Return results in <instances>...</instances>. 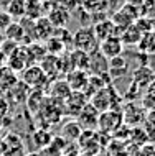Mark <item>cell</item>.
Returning a JSON list of instances; mask_svg holds the SVG:
<instances>
[{
	"label": "cell",
	"mask_w": 155,
	"mask_h": 156,
	"mask_svg": "<svg viewBox=\"0 0 155 156\" xmlns=\"http://www.w3.org/2000/svg\"><path fill=\"white\" fill-rule=\"evenodd\" d=\"M71 41H73V44L76 49H81V51H84L87 54H91L93 51H96V49H99V41L94 35V30L89 27H84V28H81V30H78L74 33V36Z\"/></svg>",
	"instance_id": "cell-1"
},
{
	"label": "cell",
	"mask_w": 155,
	"mask_h": 156,
	"mask_svg": "<svg viewBox=\"0 0 155 156\" xmlns=\"http://www.w3.org/2000/svg\"><path fill=\"white\" fill-rule=\"evenodd\" d=\"M87 97L84 92H78V90H73L69 94V97L63 102V113L69 117H78V113L83 110V107L87 104Z\"/></svg>",
	"instance_id": "cell-2"
},
{
	"label": "cell",
	"mask_w": 155,
	"mask_h": 156,
	"mask_svg": "<svg viewBox=\"0 0 155 156\" xmlns=\"http://www.w3.org/2000/svg\"><path fill=\"white\" fill-rule=\"evenodd\" d=\"M116 92L112 90V87H104V89L94 92L93 95L89 97L91 99V105L96 108L98 112H106V110H112V102H114V95Z\"/></svg>",
	"instance_id": "cell-3"
},
{
	"label": "cell",
	"mask_w": 155,
	"mask_h": 156,
	"mask_svg": "<svg viewBox=\"0 0 155 156\" xmlns=\"http://www.w3.org/2000/svg\"><path fill=\"white\" fill-rule=\"evenodd\" d=\"M20 81H23L30 87L40 89L43 84L48 82V76L43 73V69H41L40 66H28L22 71V79H20Z\"/></svg>",
	"instance_id": "cell-4"
},
{
	"label": "cell",
	"mask_w": 155,
	"mask_h": 156,
	"mask_svg": "<svg viewBox=\"0 0 155 156\" xmlns=\"http://www.w3.org/2000/svg\"><path fill=\"white\" fill-rule=\"evenodd\" d=\"M124 122V117L120 112L117 110H106L101 112L98 120V126L102 130V132H114L120 126V123Z\"/></svg>",
	"instance_id": "cell-5"
},
{
	"label": "cell",
	"mask_w": 155,
	"mask_h": 156,
	"mask_svg": "<svg viewBox=\"0 0 155 156\" xmlns=\"http://www.w3.org/2000/svg\"><path fill=\"white\" fill-rule=\"evenodd\" d=\"M99 51L104 58L112 59V58L120 56L124 53V43L120 41L119 36H109L99 43Z\"/></svg>",
	"instance_id": "cell-6"
},
{
	"label": "cell",
	"mask_w": 155,
	"mask_h": 156,
	"mask_svg": "<svg viewBox=\"0 0 155 156\" xmlns=\"http://www.w3.org/2000/svg\"><path fill=\"white\" fill-rule=\"evenodd\" d=\"M76 122L79 123L83 130H94L98 126V120H99V112L96 110L91 104H86L83 107V110L78 113Z\"/></svg>",
	"instance_id": "cell-7"
},
{
	"label": "cell",
	"mask_w": 155,
	"mask_h": 156,
	"mask_svg": "<svg viewBox=\"0 0 155 156\" xmlns=\"http://www.w3.org/2000/svg\"><path fill=\"white\" fill-rule=\"evenodd\" d=\"M132 82L139 87L140 90H145L149 86L155 82V74L149 66H140L132 71Z\"/></svg>",
	"instance_id": "cell-8"
},
{
	"label": "cell",
	"mask_w": 155,
	"mask_h": 156,
	"mask_svg": "<svg viewBox=\"0 0 155 156\" xmlns=\"http://www.w3.org/2000/svg\"><path fill=\"white\" fill-rule=\"evenodd\" d=\"M28 64H30V58H28L27 48L18 46V48H17L10 56H7V66L10 67V69H13L15 73H17V71L22 73L25 67H28Z\"/></svg>",
	"instance_id": "cell-9"
},
{
	"label": "cell",
	"mask_w": 155,
	"mask_h": 156,
	"mask_svg": "<svg viewBox=\"0 0 155 156\" xmlns=\"http://www.w3.org/2000/svg\"><path fill=\"white\" fill-rule=\"evenodd\" d=\"M129 71H131L129 61L125 59V56H122V54L109 59V62H107V74L111 76L112 79L124 77V76H127Z\"/></svg>",
	"instance_id": "cell-10"
},
{
	"label": "cell",
	"mask_w": 155,
	"mask_h": 156,
	"mask_svg": "<svg viewBox=\"0 0 155 156\" xmlns=\"http://www.w3.org/2000/svg\"><path fill=\"white\" fill-rule=\"evenodd\" d=\"M87 81H89V76L86 74V71H81V69H74L68 73V79H66L71 90H78V92H83L86 89Z\"/></svg>",
	"instance_id": "cell-11"
},
{
	"label": "cell",
	"mask_w": 155,
	"mask_h": 156,
	"mask_svg": "<svg viewBox=\"0 0 155 156\" xmlns=\"http://www.w3.org/2000/svg\"><path fill=\"white\" fill-rule=\"evenodd\" d=\"M53 31L54 27L45 16H41L35 22V40H48V38L53 36Z\"/></svg>",
	"instance_id": "cell-12"
},
{
	"label": "cell",
	"mask_w": 155,
	"mask_h": 156,
	"mask_svg": "<svg viewBox=\"0 0 155 156\" xmlns=\"http://www.w3.org/2000/svg\"><path fill=\"white\" fill-rule=\"evenodd\" d=\"M142 36H144V35H142L140 30L134 23L129 28H125V30L119 35V38H120V41L124 43V46H137L140 43Z\"/></svg>",
	"instance_id": "cell-13"
},
{
	"label": "cell",
	"mask_w": 155,
	"mask_h": 156,
	"mask_svg": "<svg viewBox=\"0 0 155 156\" xmlns=\"http://www.w3.org/2000/svg\"><path fill=\"white\" fill-rule=\"evenodd\" d=\"M71 92H73V90H71V87L68 86V82H66V81H56V82H53V86H51L50 97L63 104L69 97Z\"/></svg>",
	"instance_id": "cell-14"
},
{
	"label": "cell",
	"mask_w": 155,
	"mask_h": 156,
	"mask_svg": "<svg viewBox=\"0 0 155 156\" xmlns=\"http://www.w3.org/2000/svg\"><path fill=\"white\" fill-rule=\"evenodd\" d=\"M18 82L17 73L13 69H10L8 66L0 67V90H8Z\"/></svg>",
	"instance_id": "cell-15"
},
{
	"label": "cell",
	"mask_w": 155,
	"mask_h": 156,
	"mask_svg": "<svg viewBox=\"0 0 155 156\" xmlns=\"http://www.w3.org/2000/svg\"><path fill=\"white\" fill-rule=\"evenodd\" d=\"M25 16L36 22L43 16V2L41 0H25Z\"/></svg>",
	"instance_id": "cell-16"
},
{
	"label": "cell",
	"mask_w": 155,
	"mask_h": 156,
	"mask_svg": "<svg viewBox=\"0 0 155 156\" xmlns=\"http://www.w3.org/2000/svg\"><path fill=\"white\" fill-rule=\"evenodd\" d=\"M94 35L98 38V41L101 43L102 40H106L109 36H117L116 33V27L112 22H101V23H96L94 25Z\"/></svg>",
	"instance_id": "cell-17"
},
{
	"label": "cell",
	"mask_w": 155,
	"mask_h": 156,
	"mask_svg": "<svg viewBox=\"0 0 155 156\" xmlns=\"http://www.w3.org/2000/svg\"><path fill=\"white\" fill-rule=\"evenodd\" d=\"M5 40H8V41H13V43H17L18 44L20 41H23L25 40V30L22 28V25H20L18 22H12L10 25H8V28L5 30Z\"/></svg>",
	"instance_id": "cell-18"
},
{
	"label": "cell",
	"mask_w": 155,
	"mask_h": 156,
	"mask_svg": "<svg viewBox=\"0 0 155 156\" xmlns=\"http://www.w3.org/2000/svg\"><path fill=\"white\" fill-rule=\"evenodd\" d=\"M46 18L51 22L53 27H63V25L69 20V12L63 7H58V8H54V10L50 12V15Z\"/></svg>",
	"instance_id": "cell-19"
},
{
	"label": "cell",
	"mask_w": 155,
	"mask_h": 156,
	"mask_svg": "<svg viewBox=\"0 0 155 156\" xmlns=\"http://www.w3.org/2000/svg\"><path fill=\"white\" fill-rule=\"evenodd\" d=\"M71 62H73V67L74 69H81V71H86L89 67V54L81 51V49H74L71 53Z\"/></svg>",
	"instance_id": "cell-20"
},
{
	"label": "cell",
	"mask_w": 155,
	"mask_h": 156,
	"mask_svg": "<svg viewBox=\"0 0 155 156\" xmlns=\"http://www.w3.org/2000/svg\"><path fill=\"white\" fill-rule=\"evenodd\" d=\"M5 12L12 16V20H22L25 16V0H10Z\"/></svg>",
	"instance_id": "cell-21"
},
{
	"label": "cell",
	"mask_w": 155,
	"mask_h": 156,
	"mask_svg": "<svg viewBox=\"0 0 155 156\" xmlns=\"http://www.w3.org/2000/svg\"><path fill=\"white\" fill-rule=\"evenodd\" d=\"M81 133H83V128L79 126V123L76 120H71L65 125L63 138H65L66 141H74V140H78V138L81 136Z\"/></svg>",
	"instance_id": "cell-22"
},
{
	"label": "cell",
	"mask_w": 155,
	"mask_h": 156,
	"mask_svg": "<svg viewBox=\"0 0 155 156\" xmlns=\"http://www.w3.org/2000/svg\"><path fill=\"white\" fill-rule=\"evenodd\" d=\"M8 90H10V95L13 97L15 100H18V102H27L28 94H30V86H27L23 81H20V79H18V82H17L12 89H8Z\"/></svg>",
	"instance_id": "cell-23"
},
{
	"label": "cell",
	"mask_w": 155,
	"mask_h": 156,
	"mask_svg": "<svg viewBox=\"0 0 155 156\" xmlns=\"http://www.w3.org/2000/svg\"><path fill=\"white\" fill-rule=\"evenodd\" d=\"M31 140H33V143H35L36 148H38V150H43V148H46L50 143H51L53 136H51V133L46 132L45 128H38L35 133H33Z\"/></svg>",
	"instance_id": "cell-24"
},
{
	"label": "cell",
	"mask_w": 155,
	"mask_h": 156,
	"mask_svg": "<svg viewBox=\"0 0 155 156\" xmlns=\"http://www.w3.org/2000/svg\"><path fill=\"white\" fill-rule=\"evenodd\" d=\"M137 49L147 53V54H153L155 53V31H150V33H145L142 36L140 43L137 44Z\"/></svg>",
	"instance_id": "cell-25"
},
{
	"label": "cell",
	"mask_w": 155,
	"mask_h": 156,
	"mask_svg": "<svg viewBox=\"0 0 155 156\" xmlns=\"http://www.w3.org/2000/svg\"><path fill=\"white\" fill-rule=\"evenodd\" d=\"M139 10L142 18H147V20L155 18V0H144L142 5L139 7Z\"/></svg>",
	"instance_id": "cell-26"
},
{
	"label": "cell",
	"mask_w": 155,
	"mask_h": 156,
	"mask_svg": "<svg viewBox=\"0 0 155 156\" xmlns=\"http://www.w3.org/2000/svg\"><path fill=\"white\" fill-rule=\"evenodd\" d=\"M81 3L87 8V12H101L107 5V0H81Z\"/></svg>",
	"instance_id": "cell-27"
},
{
	"label": "cell",
	"mask_w": 155,
	"mask_h": 156,
	"mask_svg": "<svg viewBox=\"0 0 155 156\" xmlns=\"http://www.w3.org/2000/svg\"><path fill=\"white\" fill-rule=\"evenodd\" d=\"M144 105L145 107H149L150 108H155V82L152 84V86H149L147 89H145V95H144Z\"/></svg>",
	"instance_id": "cell-28"
},
{
	"label": "cell",
	"mask_w": 155,
	"mask_h": 156,
	"mask_svg": "<svg viewBox=\"0 0 155 156\" xmlns=\"http://www.w3.org/2000/svg\"><path fill=\"white\" fill-rule=\"evenodd\" d=\"M13 20H12V16L7 13L5 10H0V31H5L8 28V25H10Z\"/></svg>",
	"instance_id": "cell-29"
},
{
	"label": "cell",
	"mask_w": 155,
	"mask_h": 156,
	"mask_svg": "<svg viewBox=\"0 0 155 156\" xmlns=\"http://www.w3.org/2000/svg\"><path fill=\"white\" fill-rule=\"evenodd\" d=\"M147 122H149L150 128H155V108H152V110L147 113Z\"/></svg>",
	"instance_id": "cell-30"
},
{
	"label": "cell",
	"mask_w": 155,
	"mask_h": 156,
	"mask_svg": "<svg viewBox=\"0 0 155 156\" xmlns=\"http://www.w3.org/2000/svg\"><path fill=\"white\" fill-rule=\"evenodd\" d=\"M147 66H149L150 69L153 71V74H155V53H153V54H149V61H147Z\"/></svg>",
	"instance_id": "cell-31"
},
{
	"label": "cell",
	"mask_w": 155,
	"mask_h": 156,
	"mask_svg": "<svg viewBox=\"0 0 155 156\" xmlns=\"http://www.w3.org/2000/svg\"><path fill=\"white\" fill-rule=\"evenodd\" d=\"M5 151H7L5 141H3V138H0V156H5Z\"/></svg>",
	"instance_id": "cell-32"
},
{
	"label": "cell",
	"mask_w": 155,
	"mask_h": 156,
	"mask_svg": "<svg viewBox=\"0 0 155 156\" xmlns=\"http://www.w3.org/2000/svg\"><path fill=\"white\" fill-rule=\"evenodd\" d=\"M3 66H7V56L3 54L2 49H0V67H3Z\"/></svg>",
	"instance_id": "cell-33"
},
{
	"label": "cell",
	"mask_w": 155,
	"mask_h": 156,
	"mask_svg": "<svg viewBox=\"0 0 155 156\" xmlns=\"http://www.w3.org/2000/svg\"><path fill=\"white\" fill-rule=\"evenodd\" d=\"M8 3H10V0H0V10H5Z\"/></svg>",
	"instance_id": "cell-34"
},
{
	"label": "cell",
	"mask_w": 155,
	"mask_h": 156,
	"mask_svg": "<svg viewBox=\"0 0 155 156\" xmlns=\"http://www.w3.org/2000/svg\"><path fill=\"white\" fill-rule=\"evenodd\" d=\"M61 156H79V154L76 153V151H74V153H69V151H66V150H65V151H63V154H61Z\"/></svg>",
	"instance_id": "cell-35"
},
{
	"label": "cell",
	"mask_w": 155,
	"mask_h": 156,
	"mask_svg": "<svg viewBox=\"0 0 155 156\" xmlns=\"http://www.w3.org/2000/svg\"><path fill=\"white\" fill-rule=\"evenodd\" d=\"M3 43V35H2V31H0V44Z\"/></svg>",
	"instance_id": "cell-36"
}]
</instances>
